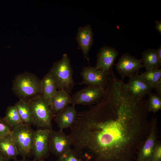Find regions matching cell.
<instances>
[{
	"instance_id": "cell-1",
	"label": "cell",
	"mask_w": 161,
	"mask_h": 161,
	"mask_svg": "<svg viewBox=\"0 0 161 161\" xmlns=\"http://www.w3.org/2000/svg\"><path fill=\"white\" fill-rule=\"evenodd\" d=\"M148 113L143 100L113 75L103 97L70 128L71 145L90 161H136L148 133Z\"/></svg>"
},
{
	"instance_id": "cell-2",
	"label": "cell",
	"mask_w": 161,
	"mask_h": 161,
	"mask_svg": "<svg viewBox=\"0 0 161 161\" xmlns=\"http://www.w3.org/2000/svg\"><path fill=\"white\" fill-rule=\"evenodd\" d=\"M12 90L20 99L27 100L41 94V80L30 72L20 74L13 80Z\"/></svg>"
},
{
	"instance_id": "cell-3",
	"label": "cell",
	"mask_w": 161,
	"mask_h": 161,
	"mask_svg": "<svg viewBox=\"0 0 161 161\" xmlns=\"http://www.w3.org/2000/svg\"><path fill=\"white\" fill-rule=\"evenodd\" d=\"M53 79L57 88L71 92L75 84L70 60L66 53L61 60L54 63L48 72Z\"/></svg>"
},
{
	"instance_id": "cell-4",
	"label": "cell",
	"mask_w": 161,
	"mask_h": 161,
	"mask_svg": "<svg viewBox=\"0 0 161 161\" xmlns=\"http://www.w3.org/2000/svg\"><path fill=\"white\" fill-rule=\"evenodd\" d=\"M30 108L33 125L42 129H52V119L54 116L51 105L41 94L27 100Z\"/></svg>"
},
{
	"instance_id": "cell-5",
	"label": "cell",
	"mask_w": 161,
	"mask_h": 161,
	"mask_svg": "<svg viewBox=\"0 0 161 161\" xmlns=\"http://www.w3.org/2000/svg\"><path fill=\"white\" fill-rule=\"evenodd\" d=\"M34 131L31 126L24 124L12 129L10 134L17 148L19 155L23 158L32 156Z\"/></svg>"
},
{
	"instance_id": "cell-6",
	"label": "cell",
	"mask_w": 161,
	"mask_h": 161,
	"mask_svg": "<svg viewBox=\"0 0 161 161\" xmlns=\"http://www.w3.org/2000/svg\"><path fill=\"white\" fill-rule=\"evenodd\" d=\"M157 121L153 117L149 122L148 134L137 153V161L151 160L158 141Z\"/></svg>"
},
{
	"instance_id": "cell-7",
	"label": "cell",
	"mask_w": 161,
	"mask_h": 161,
	"mask_svg": "<svg viewBox=\"0 0 161 161\" xmlns=\"http://www.w3.org/2000/svg\"><path fill=\"white\" fill-rule=\"evenodd\" d=\"M50 130L39 129L34 131L32 149L34 160H43L48 157L50 152L49 136Z\"/></svg>"
},
{
	"instance_id": "cell-8",
	"label": "cell",
	"mask_w": 161,
	"mask_h": 161,
	"mask_svg": "<svg viewBox=\"0 0 161 161\" xmlns=\"http://www.w3.org/2000/svg\"><path fill=\"white\" fill-rule=\"evenodd\" d=\"M105 89L88 86L76 92L71 97L70 104L89 105L99 101L104 96Z\"/></svg>"
},
{
	"instance_id": "cell-9",
	"label": "cell",
	"mask_w": 161,
	"mask_h": 161,
	"mask_svg": "<svg viewBox=\"0 0 161 161\" xmlns=\"http://www.w3.org/2000/svg\"><path fill=\"white\" fill-rule=\"evenodd\" d=\"M82 81L78 84L88 86H100L106 88L110 75L91 66H84L80 73Z\"/></svg>"
},
{
	"instance_id": "cell-10",
	"label": "cell",
	"mask_w": 161,
	"mask_h": 161,
	"mask_svg": "<svg viewBox=\"0 0 161 161\" xmlns=\"http://www.w3.org/2000/svg\"><path fill=\"white\" fill-rule=\"evenodd\" d=\"M143 67L140 59H138L129 53H125L121 55L116 65V69L123 81L126 77L132 76L138 73Z\"/></svg>"
},
{
	"instance_id": "cell-11",
	"label": "cell",
	"mask_w": 161,
	"mask_h": 161,
	"mask_svg": "<svg viewBox=\"0 0 161 161\" xmlns=\"http://www.w3.org/2000/svg\"><path fill=\"white\" fill-rule=\"evenodd\" d=\"M49 148L50 152L58 157L70 148L71 141L63 130L52 129L49 136Z\"/></svg>"
},
{
	"instance_id": "cell-12",
	"label": "cell",
	"mask_w": 161,
	"mask_h": 161,
	"mask_svg": "<svg viewBox=\"0 0 161 161\" xmlns=\"http://www.w3.org/2000/svg\"><path fill=\"white\" fill-rule=\"evenodd\" d=\"M119 54L114 48L105 45L100 49L97 55L96 69L111 75L113 72L112 67Z\"/></svg>"
},
{
	"instance_id": "cell-13",
	"label": "cell",
	"mask_w": 161,
	"mask_h": 161,
	"mask_svg": "<svg viewBox=\"0 0 161 161\" xmlns=\"http://www.w3.org/2000/svg\"><path fill=\"white\" fill-rule=\"evenodd\" d=\"M126 84L130 94L134 97L140 99H143L153 89L138 73L129 77Z\"/></svg>"
},
{
	"instance_id": "cell-14",
	"label": "cell",
	"mask_w": 161,
	"mask_h": 161,
	"mask_svg": "<svg viewBox=\"0 0 161 161\" xmlns=\"http://www.w3.org/2000/svg\"><path fill=\"white\" fill-rule=\"evenodd\" d=\"M55 120L59 130L71 128L78 117V112L75 105H68L55 114Z\"/></svg>"
},
{
	"instance_id": "cell-15",
	"label": "cell",
	"mask_w": 161,
	"mask_h": 161,
	"mask_svg": "<svg viewBox=\"0 0 161 161\" xmlns=\"http://www.w3.org/2000/svg\"><path fill=\"white\" fill-rule=\"evenodd\" d=\"M76 40L79 48L82 50L84 58L89 62V52L93 40V33L90 25L88 24L78 28Z\"/></svg>"
},
{
	"instance_id": "cell-16",
	"label": "cell",
	"mask_w": 161,
	"mask_h": 161,
	"mask_svg": "<svg viewBox=\"0 0 161 161\" xmlns=\"http://www.w3.org/2000/svg\"><path fill=\"white\" fill-rule=\"evenodd\" d=\"M0 154L7 161L14 160L19 155L10 133L0 137Z\"/></svg>"
},
{
	"instance_id": "cell-17",
	"label": "cell",
	"mask_w": 161,
	"mask_h": 161,
	"mask_svg": "<svg viewBox=\"0 0 161 161\" xmlns=\"http://www.w3.org/2000/svg\"><path fill=\"white\" fill-rule=\"evenodd\" d=\"M71 97L63 89L57 90L52 98L51 106L53 113L59 111L70 103Z\"/></svg>"
},
{
	"instance_id": "cell-18",
	"label": "cell",
	"mask_w": 161,
	"mask_h": 161,
	"mask_svg": "<svg viewBox=\"0 0 161 161\" xmlns=\"http://www.w3.org/2000/svg\"><path fill=\"white\" fill-rule=\"evenodd\" d=\"M41 95L50 105L52 97L57 91V87L52 78L48 72L41 80Z\"/></svg>"
},
{
	"instance_id": "cell-19",
	"label": "cell",
	"mask_w": 161,
	"mask_h": 161,
	"mask_svg": "<svg viewBox=\"0 0 161 161\" xmlns=\"http://www.w3.org/2000/svg\"><path fill=\"white\" fill-rule=\"evenodd\" d=\"M140 60L146 70L160 69L161 66V63L156 55V50L154 49L145 50L143 52Z\"/></svg>"
},
{
	"instance_id": "cell-20",
	"label": "cell",
	"mask_w": 161,
	"mask_h": 161,
	"mask_svg": "<svg viewBox=\"0 0 161 161\" xmlns=\"http://www.w3.org/2000/svg\"><path fill=\"white\" fill-rule=\"evenodd\" d=\"M14 106L16 108L23 123L29 126L33 125L32 114L27 101L20 99Z\"/></svg>"
},
{
	"instance_id": "cell-21",
	"label": "cell",
	"mask_w": 161,
	"mask_h": 161,
	"mask_svg": "<svg viewBox=\"0 0 161 161\" xmlns=\"http://www.w3.org/2000/svg\"><path fill=\"white\" fill-rule=\"evenodd\" d=\"M3 117L12 129L23 124L14 105L7 107L5 116Z\"/></svg>"
},
{
	"instance_id": "cell-22",
	"label": "cell",
	"mask_w": 161,
	"mask_h": 161,
	"mask_svg": "<svg viewBox=\"0 0 161 161\" xmlns=\"http://www.w3.org/2000/svg\"><path fill=\"white\" fill-rule=\"evenodd\" d=\"M148 95V98L145 102L148 112L156 113L161 109V96L151 92Z\"/></svg>"
},
{
	"instance_id": "cell-23",
	"label": "cell",
	"mask_w": 161,
	"mask_h": 161,
	"mask_svg": "<svg viewBox=\"0 0 161 161\" xmlns=\"http://www.w3.org/2000/svg\"><path fill=\"white\" fill-rule=\"evenodd\" d=\"M140 75L152 89L161 81V69H160L146 70Z\"/></svg>"
},
{
	"instance_id": "cell-24",
	"label": "cell",
	"mask_w": 161,
	"mask_h": 161,
	"mask_svg": "<svg viewBox=\"0 0 161 161\" xmlns=\"http://www.w3.org/2000/svg\"><path fill=\"white\" fill-rule=\"evenodd\" d=\"M58 157L57 161H83L84 160L71 148Z\"/></svg>"
},
{
	"instance_id": "cell-25",
	"label": "cell",
	"mask_w": 161,
	"mask_h": 161,
	"mask_svg": "<svg viewBox=\"0 0 161 161\" xmlns=\"http://www.w3.org/2000/svg\"><path fill=\"white\" fill-rule=\"evenodd\" d=\"M12 129L4 120L3 117H0V137L10 134Z\"/></svg>"
},
{
	"instance_id": "cell-26",
	"label": "cell",
	"mask_w": 161,
	"mask_h": 161,
	"mask_svg": "<svg viewBox=\"0 0 161 161\" xmlns=\"http://www.w3.org/2000/svg\"><path fill=\"white\" fill-rule=\"evenodd\" d=\"M152 161H161V143L158 141L154 152Z\"/></svg>"
},
{
	"instance_id": "cell-27",
	"label": "cell",
	"mask_w": 161,
	"mask_h": 161,
	"mask_svg": "<svg viewBox=\"0 0 161 161\" xmlns=\"http://www.w3.org/2000/svg\"><path fill=\"white\" fill-rule=\"evenodd\" d=\"M157 92V93L161 96V81L159 82L154 88Z\"/></svg>"
},
{
	"instance_id": "cell-28",
	"label": "cell",
	"mask_w": 161,
	"mask_h": 161,
	"mask_svg": "<svg viewBox=\"0 0 161 161\" xmlns=\"http://www.w3.org/2000/svg\"><path fill=\"white\" fill-rule=\"evenodd\" d=\"M155 23L156 24L155 26V28L161 34V21H155Z\"/></svg>"
},
{
	"instance_id": "cell-29",
	"label": "cell",
	"mask_w": 161,
	"mask_h": 161,
	"mask_svg": "<svg viewBox=\"0 0 161 161\" xmlns=\"http://www.w3.org/2000/svg\"><path fill=\"white\" fill-rule=\"evenodd\" d=\"M156 53L157 58L159 61L161 63V46L159 47L158 49L156 50Z\"/></svg>"
},
{
	"instance_id": "cell-30",
	"label": "cell",
	"mask_w": 161,
	"mask_h": 161,
	"mask_svg": "<svg viewBox=\"0 0 161 161\" xmlns=\"http://www.w3.org/2000/svg\"><path fill=\"white\" fill-rule=\"evenodd\" d=\"M13 161H32V160H30L25 158H23L20 160H18L16 158Z\"/></svg>"
},
{
	"instance_id": "cell-31",
	"label": "cell",
	"mask_w": 161,
	"mask_h": 161,
	"mask_svg": "<svg viewBox=\"0 0 161 161\" xmlns=\"http://www.w3.org/2000/svg\"><path fill=\"white\" fill-rule=\"evenodd\" d=\"M0 161H7L0 154Z\"/></svg>"
},
{
	"instance_id": "cell-32",
	"label": "cell",
	"mask_w": 161,
	"mask_h": 161,
	"mask_svg": "<svg viewBox=\"0 0 161 161\" xmlns=\"http://www.w3.org/2000/svg\"><path fill=\"white\" fill-rule=\"evenodd\" d=\"M32 161H44V160H39V161H36V160H32ZM57 161V160H55V161Z\"/></svg>"
},
{
	"instance_id": "cell-33",
	"label": "cell",
	"mask_w": 161,
	"mask_h": 161,
	"mask_svg": "<svg viewBox=\"0 0 161 161\" xmlns=\"http://www.w3.org/2000/svg\"><path fill=\"white\" fill-rule=\"evenodd\" d=\"M136 161H137V160ZM148 161H152L151 160Z\"/></svg>"
}]
</instances>
